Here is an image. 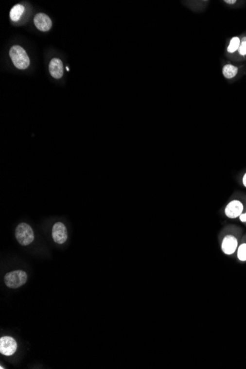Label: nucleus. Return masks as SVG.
Here are the masks:
<instances>
[{
  "label": "nucleus",
  "instance_id": "nucleus-1",
  "mask_svg": "<svg viewBox=\"0 0 246 369\" xmlns=\"http://www.w3.org/2000/svg\"><path fill=\"white\" fill-rule=\"evenodd\" d=\"M9 55L14 66L18 70H25L29 67V57L26 51L20 46H13L10 50Z\"/></svg>",
  "mask_w": 246,
  "mask_h": 369
},
{
  "label": "nucleus",
  "instance_id": "nucleus-2",
  "mask_svg": "<svg viewBox=\"0 0 246 369\" xmlns=\"http://www.w3.org/2000/svg\"><path fill=\"white\" fill-rule=\"evenodd\" d=\"M28 274L22 270L11 271L5 274L4 277L5 285L11 289H17L21 287L27 282Z\"/></svg>",
  "mask_w": 246,
  "mask_h": 369
},
{
  "label": "nucleus",
  "instance_id": "nucleus-3",
  "mask_svg": "<svg viewBox=\"0 0 246 369\" xmlns=\"http://www.w3.org/2000/svg\"><path fill=\"white\" fill-rule=\"evenodd\" d=\"M16 238L19 244L22 246H27L34 242L35 236H34V230L31 226L25 223H21L18 224L16 228Z\"/></svg>",
  "mask_w": 246,
  "mask_h": 369
},
{
  "label": "nucleus",
  "instance_id": "nucleus-4",
  "mask_svg": "<svg viewBox=\"0 0 246 369\" xmlns=\"http://www.w3.org/2000/svg\"><path fill=\"white\" fill-rule=\"evenodd\" d=\"M239 245L238 237L232 233H228L223 237L221 250L226 255L231 256L237 252Z\"/></svg>",
  "mask_w": 246,
  "mask_h": 369
},
{
  "label": "nucleus",
  "instance_id": "nucleus-5",
  "mask_svg": "<svg viewBox=\"0 0 246 369\" xmlns=\"http://www.w3.org/2000/svg\"><path fill=\"white\" fill-rule=\"evenodd\" d=\"M245 206L240 200H233L230 201L225 207L224 213L228 218H239L240 215L244 212Z\"/></svg>",
  "mask_w": 246,
  "mask_h": 369
},
{
  "label": "nucleus",
  "instance_id": "nucleus-6",
  "mask_svg": "<svg viewBox=\"0 0 246 369\" xmlns=\"http://www.w3.org/2000/svg\"><path fill=\"white\" fill-rule=\"evenodd\" d=\"M17 345L15 339L5 336L0 339V353L5 356H11L17 351Z\"/></svg>",
  "mask_w": 246,
  "mask_h": 369
},
{
  "label": "nucleus",
  "instance_id": "nucleus-7",
  "mask_svg": "<svg viewBox=\"0 0 246 369\" xmlns=\"http://www.w3.org/2000/svg\"><path fill=\"white\" fill-rule=\"evenodd\" d=\"M52 236L54 242L57 244H64L68 238L66 226L61 222L55 223L53 227Z\"/></svg>",
  "mask_w": 246,
  "mask_h": 369
},
{
  "label": "nucleus",
  "instance_id": "nucleus-8",
  "mask_svg": "<svg viewBox=\"0 0 246 369\" xmlns=\"http://www.w3.org/2000/svg\"><path fill=\"white\" fill-rule=\"evenodd\" d=\"M35 26L42 32H47L52 28V20L46 14L40 13L37 14L34 18Z\"/></svg>",
  "mask_w": 246,
  "mask_h": 369
},
{
  "label": "nucleus",
  "instance_id": "nucleus-9",
  "mask_svg": "<svg viewBox=\"0 0 246 369\" xmlns=\"http://www.w3.org/2000/svg\"><path fill=\"white\" fill-rule=\"evenodd\" d=\"M49 70L52 77L55 79H60L62 78L64 75V67L63 63L59 58H53L51 60L50 65H49Z\"/></svg>",
  "mask_w": 246,
  "mask_h": 369
},
{
  "label": "nucleus",
  "instance_id": "nucleus-10",
  "mask_svg": "<svg viewBox=\"0 0 246 369\" xmlns=\"http://www.w3.org/2000/svg\"><path fill=\"white\" fill-rule=\"evenodd\" d=\"M239 68L237 66L231 64H227L224 66L222 69L223 75L227 79H233L238 74Z\"/></svg>",
  "mask_w": 246,
  "mask_h": 369
},
{
  "label": "nucleus",
  "instance_id": "nucleus-11",
  "mask_svg": "<svg viewBox=\"0 0 246 369\" xmlns=\"http://www.w3.org/2000/svg\"><path fill=\"white\" fill-rule=\"evenodd\" d=\"M24 8L22 5H16L13 7L12 9L10 11V18L12 21H17L21 18V15L24 13Z\"/></svg>",
  "mask_w": 246,
  "mask_h": 369
},
{
  "label": "nucleus",
  "instance_id": "nucleus-12",
  "mask_svg": "<svg viewBox=\"0 0 246 369\" xmlns=\"http://www.w3.org/2000/svg\"><path fill=\"white\" fill-rule=\"evenodd\" d=\"M240 42L241 40L239 37L234 36L232 37L231 40H230L229 44H228V47H227V52L228 53H234L238 51L239 47H240Z\"/></svg>",
  "mask_w": 246,
  "mask_h": 369
},
{
  "label": "nucleus",
  "instance_id": "nucleus-13",
  "mask_svg": "<svg viewBox=\"0 0 246 369\" xmlns=\"http://www.w3.org/2000/svg\"><path fill=\"white\" fill-rule=\"evenodd\" d=\"M237 257L239 261L242 263L246 262V240L242 242L239 245L237 250Z\"/></svg>",
  "mask_w": 246,
  "mask_h": 369
},
{
  "label": "nucleus",
  "instance_id": "nucleus-14",
  "mask_svg": "<svg viewBox=\"0 0 246 369\" xmlns=\"http://www.w3.org/2000/svg\"><path fill=\"white\" fill-rule=\"evenodd\" d=\"M237 52L239 53L240 55L242 56H246V36L243 37L241 39V42H240V47Z\"/></svg>",
  "mask_w": 246,
  "mask_h": 369
},
{
  "label": "nucleus",
  "instance_id": "nucleus-15",
  "mask_svg": "<svg viewBox=\"0 0 246 369\" xmlns=\"http://www.w3.org/2000/svg\"><path fill=\"white\" fill-rule=\"evenodd\" d=\"M239 220H240L242 223H243V224H246V211H244V212H243V214H242L241 215H240V217H239Z\"/></svg>",
  "mask_w": 246,
  "mask_h": 369
},
{
  "label": "nucleus",
  "instance_id": "nucleus-16",
  "mask_svg": "<svg viewBox=\"0 0 246 369\" xmlns=\"http://www.w3.org/2000/svg\"><path fill=\"white\" fill-rule=\"evenodd\" d=\"M224 2H225L227 5H234L237 2V1L236 0H225V1H224Z\"/></svg>",
  "mask_w": 246,
  "mask_h": 369
},
{
  "label": "nucleus",
  "instance_id": "nucleus-17",
  "mask_svg": "<svg viewBox=\"0 0 246 369\" xmlns=\"http://www.w3.org/2000/svg\"><path fill=\"white\" fill-rule=\"evenodd\" d=\"M243 184L245 187H246V173L243 177Z\"/></svg>",
  "mask_w": 246,
  "mask_h": 369
}]
</instances>
